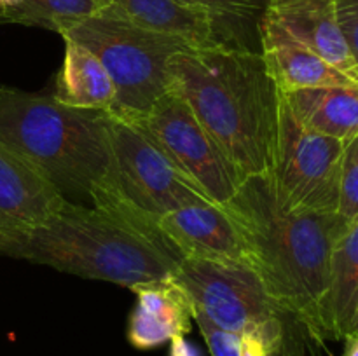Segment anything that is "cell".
Here are the masks:
<instances>
[{"label":"cell","instance_id":"6da1fadb","mask_svg":"<svg viewBox=\"0 0 358 356\" xmlns=\"http://www.w3.org/2000/svg\"><path fill=\"white\" fill-rule=\"evenodd\" d=\"M224 209L240 229L252 269L269 295L322 344L320 306L331 281L332 250L350 223L338 212L285 209L271 175L245 178Z\"/></svg>","mask_w":358,"mask_h":356},{"label":"cell","instance_id":"7a4b0ae2","mask_svg":"<svg viewBox=\"0 0 358 356\" xmlns=\"http://www.w3.org/2000/svg\"><path fill=\"white\" fill-rule=\"evenodd\" d=\"M177 91L240 177L269 175L282 93L261 52L241 45L189 47L170 59Z\"/></svg>","mask_w":358,"mask_h":356},{"label":"cell","instance_id":"3957f363","mask_svg":"<svg viewBox=\"0 0 358 356\" xmlns=\"http://www.w3.org/2000/svg\"><path fill=\"white\" fill-rule=\"evenodd\" d=\"M0 253L131 290L171 278L182 260L161 234L110 209L72 201L44 225L3 244Z\"/></svg>","mask_w":358,"mask_h":356},{"label":"cell","instance_id":"277c9868","mask_svg":"<svg viewBox=\"0 0 358 356\" xmlns=\"http://www.w3.org/2000/svg\"><path fill=\"white\" fill-rule=\"evenodd\" d=\"M107 110L0 87V143L34 164L69 201H91L112 173Z\"/></svg>","mask_w":358,"mask_h":356},{"label":"cell","instance_id":"5b68a950","mask_svg":"<svg viewBox=\"0 0 358 356\" xmlns=\"http://www.w3.org/2000/svg\"><path fill=\"white\" fill-rule=\"evenodd\" d=\"M63 38L93 52L115 87L108 114L124 121L143 117L170 89V59L189 47H199L182 37L138 27L101 7L96 14L77 21Z\"/></svg>","mask_w":358,"mask_h":356},{"label":"cell","instance_id":"8992f818","mask_svg":"<svg viewBox=\"0 0 358 356\" xmlns=\"http://www.w3.org/2000/svg\"><path fill=\"white\" fill-rule=\"evenodd\" d=\"M112 173L94 188L91 205L110 209L129 222L157 230V218L173 209L212 202L166 154L133 122L108 114Z\"/></svg>","mask_w":358,"mask_h":356},{"label":"cell","instance_id":"52a82bcc","mask_svg":"<svg viewBox=\"0 0 358 356\" xmlns=\"http://www.w3.org/2000/svg\"><path fill=\"white\" fill-rule=\"evenodd\" d=\"M345 143L301 124L280 98L278 138L271 178L283 208L338 212Z\"/></svg>","mask_w":358,"mask_h":356},{"label":"cell","instance_id":"ba28073f","mask_svg":"<svg viewBox=\"0 0 358 356\" xmlns=\"http://www.w3.org/2000/svg\"><path fill=\"white\" fill-rule=\"evenodd\" d=\"M128 122L138 126L182 175L215 205H226L243 181L187 101L171 87L143 117Z\"/></svg>","mask_w":358,"mask_h":356},{"label":"cell","instance_id":"9c48e42d","mask_svg":"<svg viewBox=\"0 0 358 356\" xmlns=\"http://www.w3.org/2000/svg\"><path fill=\"white\" fill-rule=\"evenodd\" d=\"M173 278L191 299L192 311L233 334H252L289 314L250 265L180 260Z\"/></svg>","mask_w":358,"mask_h":356},{"label":"cell","instance_id":"30bf717a","mask_svg":"<svg viewBox=\"0 0 358 356\" xmlns=\"http://www.w3.org/2000/svg\"><path fill=\"white\" fill-rule=\"evenodd\" d=\"M156 225L182 260L250 265L247 243L224 206H185L159 216Z\"/></svg>","mask_w":358,"mask_h":356},{"label":"cell","instance_id":"8fae6325","mask_svg":"<svg viewBox=\"0 0 358 356\" xmlns=\"http://www.w3.org/2000/svg\"><path fill=\"white\" fill-rule=\"evenodd\" d=\"M65 201L34 164L0 143V248L44 225Z\"/></svg>","mask_w":358,"mask_h":356},{"label":"cell","instance_id":"7c38bea8","mask_svg":"<svg viewBox=\"0 0 358 356\" xmlns=\"http://www.w3.org/2000/svg\"><path fill=\"white\" fill-rule=\"evenodd\" d=\"M261 54L268 72L280 93L304 89V87L357 86L324 58L290 35L271 14L264 10L257 27Z\"/></svg>","mask_w":358,"mask_h":356},{"label":"cell","instance_id":"4fadbf2b","mask_svg":"<svg viewBox=\"0 0 358 356\" xmlns=\"http://www.w3.org/2000/svg\"><path fill=\"white\" fill-rule=\"evenodd\" d=\"M266 13L315 54L358 84V68L339 28L334 0H268Z\"/></svg>","mask_w":358,"mask_h":356},{"label":"cell","instance_id":"5bb4252c","mask_svg":"<svg viewBox=\"0 0 358 356\" xmlns=\"http://www.w3.org/2000/svg\"><path fill=\"white\" fill-rule=\"evenodd\" d=\"M133 292L136 306L128 321V341L133 348L147 351L191 332V299L173 276L138 285Z\"/></svg>","mask_w":358,"mask_h":356},{"label":"cell","instance_id":"9a60e30c","mask_svg":"<svg viewBox=\"0 0 358 356\" xmlns=\"http://www.w3.org/2000/svg\"><path fill=\"white\" fill-rule=\"evenodd\" d=\"M101 7L138 27L182 37L199 47L227 44L219 24L206 10L178 0H98Z\"/></svg>","mask_w":358,"mask_h":356},{"label":"cell","instance_id":"2e32d148","mask_svg":"<svg viewBox=\"0 0 358 356\" xmlns=\"http://www.w3.org/2000/svg\"><path fill=\"white\" fill-rule=\"evenodd\" d=\"M358 304V218L336 243L331 257V281L320 306L322 341L346 339Z\"/></svg>","mask_w":358,"mask_h":356},{"label":"cell","instance_id":"e0dca14e","mask_svg":"<svg viewBox=\"0 0 358 356\" xmlns=\"http://www.w3.org/2000/svg\"><path fill=\"white\" fill-rule=\"evenodd\" d=\"M297 121L346 145L358 135V87H304L282 93Z\"/></svg>","mask_w":358,"mask_h":356},{"label":"cell","instance_id":"ac0fdd59","mask_svg":"<svg viewBox=\"0 0 358 356\" xmlns=\"http://www.w3.org/2000/svg\"><path fill=\"white\" fill-rule=\"evenodd\" d=\"M65 54L56 75L52 94L59 103L86 110H110L115 100V87L100 59L84 45L63 38Z\"/></svg>","mask_w":358,"mask_h":356},{"label":"cell","instance_id":"d6986e66","mask_svg":"<svg viewBox=\"0 0 358 356\" xmlns=\"http://www.w3.org/2000/svg\"><path fill=\"white\" fill-rule=\"evenodd\" d=\"M317 344L303 321L285 314L252 334L217 339L208 351L212 356H311Z\"/></svg>","mask_w":358,"mask_h":356},{"label":"cell","instance_id":"ffe728a7","mask_svg":"<svg viewBox=\"0 0 358 356\" xmlns=\"http://www.w3.org/2000/svg\"><path fill=\"white\" fill-rule=\"evenodd\" d=\"M101 9L98 0H27L7 14L2 23L41 27L62 35L77 21L90 17Z\"/></svg>","mask_w":358,"mask_h":356},{"label":"cell","instance_id":"44dd1931","mask_svg":"<svg viewBox=\"0 0 358 356\" xmlns=\"http://www.w3.org/2000/svg\"><path fill=\"white\" fill-rule=\"evenodd\" d=\"M178 2L206 10L219 24L224 40L233 45L229 37H233L236 30H243L250 24H254L255 28L259 27L268 0H178Z\"/></svg>","mask_w":358,"mask_h":356},{"label":"cell","instance_id":"7402d4cb","mask_svg":"<svg viewBox=\"0 0 358 356\" xmlns=\"http://www.w3.org/2000/svg\"><path fill=\"white\" fill-rule=\"evenodd\" d=\"M338 215L348 223L358 218V135L343 150Z\"/></svg>","mask_w":358,"mask_h":356},{"label":"cell","instance_id":"603a6c76","mask_svg":"<svg viewBox=\"0 0 358 356\" xmlns=\"http://www.w3.org/2000/svg\"><path fill=\"white\" fill-rule=\"evenodd\" d=\"M339 28L358 68V0H334Z\"/></svg>","mask_w":358,"mask_h":356},{"label":"cell","instance_id":"cb8c5ba5","mask_svg":"<svg viewBox=\"0 0 358 356\" xmlns=\"http://www.w3.org/2000/svg\"><path fill=\"white\" fill-rule=\"evenodd\" d=\"M170 356H201V351L185 335H177L170 341Z\"/></svg>","mask_w":358,"mask_h":356},{"label":"cell","instance_id":"d4e9b609","mask_svg":"<svg viewBox=\"0 0 358 356\" xmlns=\"http://www.w3.org/2000/svg\"><path fill=\"white\" fill-rule=\"evenodd\" d=\"M24 2H27V0H0V23H2V20L7 14L16 10L17 7L23 6Z\"/></svg>","mask_w":358,"mask_h":356},{"label":"cell","instance_id":"484cf974","mask_svg":"<svg viewBox=\"0 0 358 356\" xmlns=\"http://www.w3.org/2000/svg\"><path fill=\"white\" fill-rule=\"evenodd\" d=\"M345 341H346L345 356H358V334L348 335Z\"/></svg>","mask_w":358,"mask_h":356},{"label":"cell","instance_id":"4316f807","mask_svg":"<svg viewBox=\"0 0 358 356\" xmlns=\"http://www.w3.org/2000/svg\"><path fill=\"white\" fill-rule=\"evenodd\" d=\"M352 334H358V304H357V311H355V316H353L352 330H350V335H352Z\"/></svg>","mask_w":358,"mask_h":356}]
</instances>
